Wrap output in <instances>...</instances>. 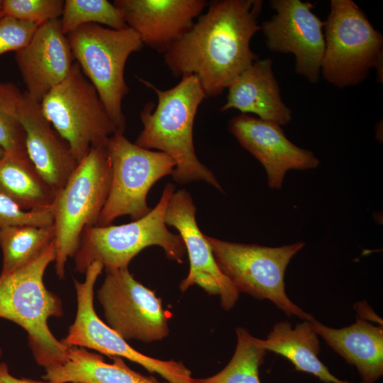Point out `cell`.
Instances as JSON below:
<instances>
[{
    "label": "cell",
    "instance_id": "cell-24",
    "mask_svg": "<svg viewBox=\"0 0 383 383\" xmlns=\"http://www.w3.org/2000/svg\"><path fill=\"white\" fill-rule=\"evenodd\" d=\"M55 241L54 226H15L0 228L1 276L28 265Z\"/></svg>",
    "mask_w": 383,
    "mask_h": 383
},
{
    "label": "cell",
    "instance_id": "cell-2",
    "mask_svg": "<svg viewBox=\"0 0 383 383\" xmlns=\"http://www.w3.org/2000/svg\"><path fill=\"white\" fill-rule=\"evenodd\" d=\"M138 79L155 91L157 104L154 109V104L149 102L141 110L143 127L134 143L169 155L175 162L172 175L177 183L204 181L223 192L213 172L195 153L194 121L199 106L207 98L197 77L183 75L177 85L166 90L142 78Z\"/></svg>",
    "mask_w": 383,
    "mask_h": 383
},
{
    "label": "cell",
    "instance_id": "cell-26",
    "mask_svg": "<svg viewBox=\"0 0 383 383\" xmlns=\"http://www.w3.org/2000/svg\"><path fill=\"white\" fill-rule=\"evenodd\" d=\"M60 21L65 35L86 24L112 29L128 27L119 9L107 0H66Z\"/></svg>",
    "mask_w": 383,
    "mask_h": 383
},
{
    "label": "cell",
    "instance_id": "cell-35",
    "mask_svg": "<svg viewBox=\"0 0 383 383\" xmlns=\"http://www.w3.org/2000/svg\"><path fill=\"white\" fill-rule=\"evenodd\" d=\"M73 383H78V382H73Z\"/></svg>",
    "mask_w": 383,
    "mask_h": 383
},
{
    "label": "cell",
    "instance_id": "cell-9",
    "mask_svg": "<svg viewBox=\"0 0 383 383\" xmlns=\"http://www.w3.org/2000/svg\"><path fill=\"white\" fill-rule=\"evenodd\" d=\"M43 113L79 162L91 148L106 146L118 131L95 87L74 62L67 77L42 100Z\"/></svg>",
    "mask_w": 383,
    "mask_h": 383
},
{
    "label": "cell",
    "instance_id": "cell-25",
    "mask_svg": "<svg viewBox=\"0 0 383 383\" xmlns=\"http://www.w3.org/2000/svg\"><path fill=\"white\" fill-rule=\"evenodd\" d=\"M237 344L228 364L217 374L195 383H260L259 369L264 362L266 351L243 328L236 329Z\"/></svg>",
    "mask_w": 383,
    "mask_h": 383
},
{
    "label": "cell",
    "instance_id": "cell-34",
    "mask_svg": "<svg viewBox=\"0 0 383 383\" xmlns=\"http://www.w3.org/2000/svg\"><path fill=\"white\" fill-rule=\"evenodd\" d=\"M1 355H2V350L0 348V359H1Z\"/></svg>",
    "mask_w": 383,
    "mask_h": 383
},
{
    "label": "cell",
    "instance_id": "cell-20",
    "mask_svg": "<svg viewBox=\"0 0 383 383\" xmlns=\"http://www.w3.org/2000/svg\"><path fill=\"white\" fill-rule=\"evenodd\" d=\"M321 336L348 363L355 366L360 383H374L383 374V328L357 318L349 326L333 328L314 317L310 320Z\"/></svg>",
    "mask_w": 383,
    "mask_h": 383
},
{
    "label": "cell",
    "instance_id": "cell-11",
    "mask_svg": "<svg viewBox=\"0 0 383 383\" xmlns=\"http://www.w3.org/2000/svg\"><path fill=\"white\" fill-rule=\"evenodd\" d=\"M104 268L101 262H94L85 272L84 282L74 280L77 313L62 343L68 347L91 349L111 358H126L150 373L160 374L168 383H195L191 371L182 362L162 360L138 352L99 318L94 307V287Z\"/></svg>",
    "mask_w": 383,
    "mask_h": 383
},
{
    "label": "cell",
    "instance_id": "cell-7",
    "mask_svg": "<svg viewBox=\"0 0 383 383\" xmlns=\"http://www.w3.org/2000/svg\"><path fill=\"white\" fill-rule=\"evenodd\" d=\"M74 60L97 91L118 131L124 133L122 104L129 89L124 77L129 56L143 44L131 28L83 25L67 35Z\"/></svg>",
    "mask_w": 383,
    "mask_h": 383
},
{
    "label": "cell",
    "instance_id": "cell-28",
    "mask_svg": "<svg viewBox=\"0 0 383 383\" xmlns=\"http://www.w3.org/2000/svg\"><path fill=\"white\" fill-rule=\"evenodd\" d=\"M64 4L63 0H3L5 16L38 25L60 19Z\"/></svg>",
    "mask_w": 383,
    "mask_h": 383
},
{
    "label": "cell",
    "instance_id": "cell-16",
    "mask_svg": "<svg viewBox=\"0 0 383 383\" xmlns=\"http://www.w3.org/2000/svg\"><path fill=\"white\" fill-rule=\"evenodd\" d=\"M15 58L26 87L25 92L38 103L67 77L74 62L60 19L39 25L28 44L16 52Z\"/></svg>",
    "mask_w": 383,
    "mask_h": 383
},
{
    "label": "cell",
    "instance_id": "cell-14",
    "mask_svg": "<svg viewBox=\"0 0 383 383\" xmlns=\"http://www.w3.org/2000/svg\"><path fill=\"white\" fill-rule=\"evenodd\" d=\"M196 211L191 194L180 189L172 194L165 213L167 226L178 231L189 260L188 275L179 288L185 292L197 284L209 294L219 295L221 306L228 311L237 302L239 292L217 265L211 247L196 221Z\"/></svg>",
    "mask_w": 383,
    "mask_h": 383
},
{
    "label": "cell",
    "instance_id": "cell-19",
    "mask_svg": "<svg viewBox=\"0 0 383 383\" xmlns=\"http://www.w3.org/2000/svg\"><path fill=\"white\" fill-rule=\"evenodd\" d=\"M228 89L227 100L221 111L235 109L243 114L254 113L262 120L280 126L291 122L292 111L282 99L270 58L253 62L233 81Z\"/></svg>",
    "mask_w": 383,
    "mask_h": 383
},
{
    "label": "cell",
    "instance_id": "cell-6",
    "mask_svg": "<svg viewBox=\"0 0 383 383\" xmlns=\"http://www.w3.org/2000/svg\"><path fill=\"white\" fill-rule=\"evenodd\" d=\"M323 28L321 74L328 82L338 88L355 86L375 68L382 83V35L353 1L331 0Z\"/></svg>",
    "mask_w": 383,
    "mask_h": 383
},
{
    "label": "cell",
    "instance_id": "cell-5",
    "mask_svg": "<svg viewBox=\"0 0 383 383\" xmlns=\"http://www.w3.org/2000/svg\"><path fill=\"white\" fill-rule=\"evenodd\" d=\"M111 166L106 146L91 148L55 196L52 211L55 229V271L65 276L86 227L96 226L107 200Z\"/></svg>",
    "mask_w": 383,
    "mask_h": 383
},
{
    "label": "cell",
    "instance_id": "cell-27",
    "mask_svg": "<svg viewBox=\"0 0 383 383\" xmlns=\"http://www.w3.org/2000/svg\"><path fill=\"white\" fill-rule=\"evenodd\" d=\"M23 95L14 84L0 82V147L6 154L29 159L25 132L18 118Z\"/></svg>",
    "mask_w": 383,
    "mask_h": 383
},
{
    "label": "cell",
    "instance_id": "cell-13",
    "mask_svg": "<svg viewBox=\"0 0 383 383\" xmlns=\"http://www.w3.org/2000/svg\"><path fill=\"white\" fill-rule=\"evenodd\" d=\"M270 5L276 13L260 26L267 47L293 54L296 72L310 83L318 82L325 50L324 21L312 12L309 1L272 0Z\"/></svg>",
    "mask_w": 383,
    "mask_h": 383
},
{
    "label": "cell",
    "instance_id": "cell-15",
    "mask_svg": "<svg viewBox=\"0 0 383 383\" xmlns=\"http://www.w3.org/2000/svg\"><path fill=\"white\" fill-rule=\"evenodd\" d=\"M228 130L263 166L272 189L282 188L287 171L311 170L320 163L312 151L292 143L275 122L242 113L230 120Z\"/></svg>",
    "mask_w": 383,
    "mask_h": 383
},
{
    "label": "cell",
    "instance_id": "cell-1",
    "mask_svg": "<svg viewBox=\"0 0 383 383\" xmlns=\"http://www.w3.org/2000/svg\"><path fill=\"white\" fill-rule=\"evenodd\" d=\"M261 0H215L164 53L175 77H197L206 97L221 94L258 56L250 46L260 30Z\"/></svg>",
    "mask_w": 383,
    "mask_h": 383
},
{
    "label": "cell",
    "instance_id": "cell-17",
    "mask_svg": "<svg viewBox=\"0 0 383 383\" xmlns=\"http://www.w3.org/2000/svg\"><path fill=\"white\" fill-rule=\"evenodd\" d=\"M113 3L143 44L163 54L190 30L209 4L205 0H116Z\"/></svg>",
    "mask_w": 383,
    "mask_h": 383
},
{
    "label": "cell",
    "instance_id": "cell-21",
    "mask_svg": "<svg viewBox=\"0 0 383 383\" xmlns=\"http://www.w3.org/2000/svg\"><path fill=\"white\" fill-rule=\"evenodd\" d=\"M112 364L87 348L70 346L65 362L45 368L42 378L48 383H168L143 375L128 367L122 357Z\"/></svg>",
    "mask_w": 383,
    "mask_h": 383
},
{
    "label": "cell",
    "instance_id": "cell-8",
    "mask_svg": "<svg viewBox=\"0 0 383 383\" xmlns=\"http://www.w3.org/2000/svg\"><path fill=\"white\" fill-rule=\"evenodd\" d=\"M221 271L236 290L258 300L267 299L288 316L310 321L285 292L284 273L292 258L305 245L301 241L280 247L229 242L206 235Z\"/></svg>",
    "mask_w": 383,
    "mask_h": 383
},
{
    "label": "cell",
    "instance_id": "cell-18",
    "mask_svg": "<svg viewBox=\"0 0 383 383\" xmlns=\"http://www.w3.org/2000/svg\"><path fill=\"white\" fill-rule=\"evenodd\" d=\"M18 118L26 136L28 156L44 180L57 193L78 165L66 140L42 112L40 103L26 92L20 104Z\"/></svg>",
    "mask_w": 383,
    "mask_h": 383
},
{
    "label": "cell",
    "instance_id": "cell-23",
    "mask_svg": "<svg viewBox=\"0 0 383 383\" xmlns=\"http://www.w3.org/2000/svg\"><path fill=\"white\" fill-rule=\"evenodd\" d=\"M0 193L26 211L52 208L57 194L29 159L9 154L0 160Z\"/></svg>",
    "mask_w": 383,
    "mask_h": 383
},
{
    "label": "cell",
    "instance_id": "cell-29",
    "mask_svg": "<svg viewBox=\"0 0 383 383\" xmlns=\"http://www.w3.org/2000/svg\"><path fill=\"white\" fill-rule=\"evenodd\" d=\"M38 227L53 225L52 208L26 211L0 193V228L15 226Z\"/></svg>",
    "mask_w": 383,
    "mask_h": 383
},
{
    "label": "cell",
    "instance_id": "cell-30",
    "mask_svg": "<svg viewBox=\"0 0 383 383\" xmlns=\"http://www.w3.org/2000/svg\"><path fill=\"white\" fill-rule=\"evenodd\" d=\"M38 26L4 16L0 19V56L11 51L16 52L26 46Z\"/></svg>",
    "mask_w": 383,
    "mask_h": 383
},
{
    "label": "cell",
    "instance_id": "cell-3",
    "mask_svg": "<svg viewBox=\"0 0 383 383\" xmlns=\"http://www.w3.org/2000/svg\"><path fill=\"white\" fill-rule=\"evenodd\" d=\"M53 241L37 258L6 275H0V318L9 320L28 333L33 357L44 368L65 362L70 347L50 331L48 321L63 314L60 299L47 289L43 277L55 260Z\"/></svg>",
    "mask_w": 383,
    "mask_h": 383
},
{
    "label": "cell",
    "instance_id": "cell-10",
    "mask_svg": "<svg viewBox=\"0 0 383 383\" xmlns=\"http://www.w3.org/2000/svg\"><path fill=\"white\" fill-rule=\"evenodd\" d=\"M106 148L111 166V182L96 226L110 225L116 218L126 215L139 219L152 209L147 203L150 188L172 174L175 162L165 152L131 143L120 131L109 138Z\"/></svg>",
    "mask_w": 383,
    "mask_h": 383
},
{
    "label": "cell",
    "instance_id": "cell-31",
    "mask_svg": "<svg viewBox=\"0 0 383 383\" xmlns=\"http://www.w3.org/2000/svg\"><path fill=\"white\" fill-rule=\"evenodd\" d=\"M0 383H48L46 381L35 380L27 378H16L12 376L5 362L0 363Z\"/></svg>",
    "mask_w": 383,
    "mask_h": 383
},
{
    "label": "cell",
    "instance_id": "cell-4",
    "mask_svg": "<svg viewBox=\"0 0 383 383\" xmlns=\"http://www.w3.org/2000/svg\"><path fill=\"white\" fill-rule=\"evenodd\" d=\"M172 183L165 185L157 204L142 218L118 226L86 227L74 255L75 270L85 273L94 262L106 270L128 267L132 259L147 247H161L166 256L182 263L186 252L179 235L170 232L165 223L169 201L174 192Z\"/></svg>",
    "mask_w": 383,
    "mask_h": 383
},
{
    "label": "cell",
    "instance_id": "cell-33",
    "mask_svg": "<svg viewBox=\"0 0 383 383\" xmlns=\"http://www.w3.org/2000/svg\"><path fill=\"white\" fill-rule=\"evenodd\" d=\"M4 150L0 147V160L2 159V157L5 155Z\"/></svg>",
    "mask_w": 383,
    "mask_h": 383
},
{
    "label": "cell",
    "instance_id": "cell-32",
    "mask_svg": "<svg viewBox=\"0 0 383 383\" xmlns=\"http://www.w3.org/2000/svg\"><path fill=\"white\" fill-rule=\"evenodd\" d=\"M5 16L4 13L3 0H0V19Z\"/></svg>",
    "mask_w": 383,
    "mask_h": 383
},
{
    "label": "cell",
    "instance_id": "cell-22",
    "mask_svg": "<svg viewBox=\"0 0 383 383\" xmlns=\"http://www.w3.org/2000/svg\"><path fill=\"white\" fill-rule=\"evenodd\" d=\"M265 350L279 354L288 359L296 370L309 373L326 383H353L332 374L319 360L320 343L310 321L304 320L294 328L288 321L274 324L267 339L257 338Z\"/></svg>",
    "mask_w": 383,
    "mask_h": 383
},
{
    "label": "cell",
    "instance_id": "cell-12",
    "mask_svg": "<svg viewBox=\"0 0 383 383\" xmlns=\"http://www.w3.org/2000/svg\"><path fill=\"white\" fill-rule=\"evenodd\" d=\"M97 298L108 326L126 340L151 343L168 335V316L161 299L138 282L128 267L106 270Z\"/></svg>",
    "mask_w": 383,
    "mask_h": 383
}]
</instances>
